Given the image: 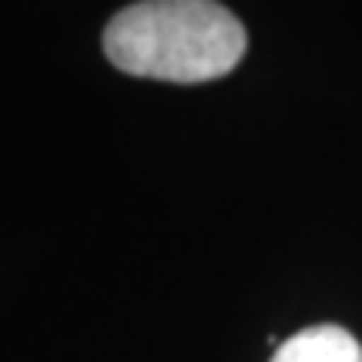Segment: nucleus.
Instances as JSON below:
<instances>
[{
    "label": "nucleus",
    "mask_w": 362,
    "mask_h": 362,
    "mask_svg": "<svg viewBox=\"0 0 362 362\" xmlns=\"http://www.w3.org/2000/svg\"><path fill=\"white\" fill-rule=\"evenodd\" d=\"M248 34L218 0H138L104 27V54L134 78L205 84L232 74Z\"/></svg>",
    "instance_id": "1"
},
{
    "label": "nucleus",
    "mask_w": 362,
    "mask_h": 362,
    "mask_svg": "<svg viewBox=\"0 0 362 362\" xmlns=\"http://www.w3.org/2000/svg\"><path fill=\"white\" fill-rule=\"evenodd\" d=\"M269 362H362V346L342 325H309L285 339Z\"/></svg>",
    "instance_id": "2"
}]
</instances>
